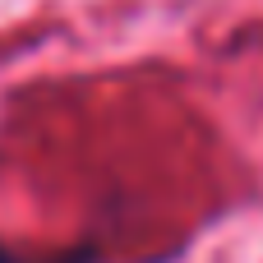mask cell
Listing matches in <instances>:
<instances>
[{"label": "cell", "mask_w": 263, "mask_h": 263, "mask_svg": "<svg viewBox=\"0 0 263 263\" xmlns=\"http://www.w3.org/2000/svg\"><path fill=\"white\" fill-rule=\"evenodd\" d=\"M0 263H9V254H5V250H0Z\"/></svg>", "instance_id": "cell-1"}]
</instances>
